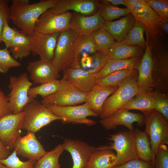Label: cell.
Instances as JSON below:
<instances>
[{
  "instance_id": "1",
  "label": "cell",
  "mask_w": 168,
  "mask_h": 168,
  "mask_svg": "<svg viewBox=\"0 0 168 168\" xmlns=\"http://www.w3.org/2000/svg\"><path fill=\"white\" fill-rule=\"evenodd\" d=\"M58 0H41L32 4H21L12 1L9 7L10 19L21 30L20 32L27 35L35 30L37 20L46 10L53 7Z\"/></svg>"
},
{
  "instance_id": "2",
  "label": "cell",
  "mask_w": 168,
  "mask_h": 168,
  "mask_svg": "<svg viewBox=\"0 0 168 168\" xmlns=\"http://www.w3.org/2000/svg\"><path fill=\"white\" fill-rule=\"evenodd\" d=\"M22 111L25 113L21 129L35 133L53 121L63 118L53 114L46 105L35 99L28 103Z\"/></svg>"
},
{
  "instance_id": "3",
  "label": "cell",
  "mask_w": 168,
  "mask_h": 168,
  "mask_svg": "<svg viewBox=\"0 0 168 168\" xmlns=\"http://www.w3.org/2000/svg\"><path fill=\"white\" fill-rule=\"evenodd\" d=\"M78 34L70 29L60 32L59 34L54 56L51 62L59 73L68 68H74V43Z\"/></svg>"
},
{
  "instance_id": "4",
  "label": "cell",
  "mask_w": 168,
  "mask_h": 168,
  "mask_svg": "<svg viewBox=\"0 0 168 168\" xmlns=\"http://www.w3.org/2000/svg\"><path fill=\"white\" fill-rule=\"evenodd\" d=\"M138 73L129 77L119 86L118 89L108 97L103 105L102 110L100 116L101 119L106 118L134 96L139 88L137 81Z\"/></svg>"
},
{
  "instance_id": "5",
  "label": "cell",
  "mask_w": 168,
  "mask_h": 168,
  "mask_svg": "<svg viewBox=\"0 0 168 168\" xmlns=\"http://www.w3.org/2000/svg\"><path fill=\"white\" fill-rule=\"evenodd\" d=\"M107 138L113 142L110 143L109 148L116 153L114 167L132 160L139 159L132 131H119L110 135Z\"/></svg>"
},
{
  "instance_id": "6",
  "label": "cell",
  "mask_w": 168,
  "mask_h": 168,
  "mask_svg": "<svg viewBox=\"0 0 168 168\" xmlns=\"http://www.w3.org/2000/svg\"><path fill=\"white\" fill-rule=\"evenodd\" d=\"M32 85L26 73L10 77L8 87L11 91L7 97L9 108L12 113L17 114L21 112L30 102L28 93Z\"/></svg>"
},
{
  "instance_id": "7",
  "label": "cell",
  "mask_w": 168,
  "mask_h": 168,
  "mask_svg": "<svg viewBox=\"0 0 168 168\" xmlns=\"http://www.w3.org/2000/svg\"><path fill=\"white\" fill-rule=\"evenodd\" d=\"M146 116V128L144 131L149 136L154 160L155 155L159 146L162 144H168V123L161 114L155 109Z\"/></svg>"
},
{
  "instance_id": "8",
  "label": "cell",
  "mask_w": 168,
  "mask_h": 168,
  "mask_svg": "<svg viewBox=\"0 0 168 168\" xmlns=\"http://www.w3.org/2000/svg\"><path fill=\"white\" fill-rule=\"evenodd\" d=\"M58 90L43 99L41 103L45 105L61 106L76 105L85 102L88 93H83L72 84L62 79Z\"/></svg>"
},
{
  "instance_id": "9",
  "label": "cell",
  "mask_w": 168,
  "mask_h": 168,
  "mask_svg": "<svg viewBox=\"0 0 168 168\" xmlns=\"http://www.w3.org/2000/svg\"><path fill=\"white\" fill-rule=\"evenodd\" d=\"M46 106L55 115L64 119L63 123L84 124L90 126L97 122L87 117L99 116L98 114L92 111L86 103L79 105L61 106L49 105Z\"/></svg>"
},
{
  "instance_id": "10",
  "label": "cell",
  "mask_w": 168,
  "mask_h": 168,
  "mask_svg": "<svg viewBox=\"0 0 168 168\" xmlns=\"http://www.w3.org/2000/svg\"><path fill=\"white\" fill-rule=\"evenodd\" d=\"M72 15V13L69 12L55 14L49 9L44 12L37 20L35 30L49 35L69 30Z\"/></svg>"
},
{
  "instance_id": "11",
  "label": "cell",
  "mask_w": 168,
  "mask_h": 168,
  "mask_svg": "<svg viewBox=\"0 0 168 168\" xmlns=\"http://www.w3.org/2000/svg\"><path fill=\"white\" fill-rule=\"evenodd\" d=\"M60 33L46 35L34 30L27 35L33 55H38L40 60L51 62Z\"/></svg>"
},
{
  "instance_id": "12",
  "label": "cell",
  "mask_w": 168,
  "mask_h": 168,
  "mask_svg": "<svg viewBox=\"0 0 168 168\" xmlns=\"http://www.w3.org/2000/svg\"><path fill=\"white\" fill-rule=\"evenodd\" d=\"M146 120V116L143 114L119 109L109 116L101 119L99 122L106 130L115 129L118 126L123 125L132 131L134 128L133 123L136 122L137 126L141 127L145 125Z\"/></svg>"
},
{
  "instance_id": "13",
  "label": "cell",
  "mask_w": 168,
  "mask_h": 168,
  "mask_svg": "<svg viewBox=\"0 0 168 168\" xmlns=\"http://www.w3.org/2000/svg\"><path fill=\"white\" fill-rule=\"evenodd\" d=\"M24 115L22 111L17 114L10 113L0 119V140L10 150L21 137Z\"/></svg>"
},
{
  "instance_id": "14",
  "label": "cell",
  "mask_w": 168,
  "mask_h": 168,
  "mask_svg": "<svg viewBox=\"0 0 168 168\" xmlns=\"http://www.w3.org/2000/svg\"><path fill=\"white\" fill-rule=\"evenodd\" d=\"M152 54L153 89H158L168 94V53L166 51H162L154 52L152 49Z\"/></svg>"
},
{
  "instance_id": "15",
  "label": "cell",
  "mask_w": 168,
  "mask_h": 168,
  "mask_svg": "<svg viewBox=\"0 0 168 168\" xmlns=\"http://www.w3.org/2000/svg\"><path fill=\"white\" fill-rule=\"evenodd\" d=\"M35 133L28 131L26 135L20 137L16 141L13 149L17 154L28 160L36 161L44 154L46 152Z\"/></svg>"
},
{
  "instance_id": "16",
  "label": "cell",
  "mask_w": 168,
  "mask_h": 168,
  "mask_svg": "<svg viewBox=\"0 0 168 168\" xmlns=\"http://www.w3.org/2000/svg\"><path fill=\"white\" fill-rule=\"evenodd\" d=\"M100 3L96 0H58L49 10L53 13L59 14L71 10L86 15L96 13Z\"/></svg>"
},
{
  "instance_id": "17",
  "label": "cell",
  "mask_w": 168,
  "mask_h": 168,
  "mask_svg": "<svg viewBox=\"0 0 168 168\" xmlns=\"http://www.w3.org/2000/svg\"><path fill=\"white\" fill-rule=\"evenodd\" d=\"M105 22L97 12L88 16L74 12L69 29L73 30L78 34L91 35L94 31L103 28Z\"/></svg>"
},
{
  "instance_id": "18",
  "label": "cell",
  "mask_w": 168,
  "mask_h": 168,
  "mask_svg": "<svg viewBox=\"0 0 168 168\" xmlns=\"http://www.w3.org/2000/svg\"><path fill=\"white\" fill-rule=\"evenodd\" d=\"M62 79L82 92L88 93L96 84L95 74L82 68H68L63 71Z\"/></svg>"
},
{
  "instance_id": "19",
  "label": "cell",
  "mask_w": 168,
  "mask_h": 168,
  "mask_svg": "<svg viewBox=\"0 0 168 168\" xmlns=\"http://www.w3.org/2000/svg\"><path fill=\"white\" fill-rule=\"evenodd\" d=\"M63 144L64 150L72 156V168H85L92 153L97 149V147L78 140L65 139Z\"/></svg>"
},
{
  "instance_id": "20",
  "label": "cell",
  "mask_w": 168,
  "mask_h": 168,
  "mask_svg": "<svg viewBox=\"0 0 168 168\" xmlns=\"http://www.w3.org/2000/svg\"><path fill=\"white\" fill-rule=\"evenodd\" d=\"M32 80L37 84H42L58 79L59 73L55 69L51 62L40 59L28 62L27 67Z\"/></svg>"
},
{
  "instance_id": "21",
  "label": "cell",
  "mask_w": 168,
  "mask_h": 168,
  "mask_svg": "<svg viewBox=\"0 0 168 168\" xmlns=\"http://www.w3.org/2000/svg\"><path fill=\"white\" fill-rule=\"evenodd\" d=\"M148 38L147 36L145 52L138 68V77L137 81L140 89L147 91L153 89L152 77L153 59L152 47L148 43Z\"/></svg>"
},
{
  "instance_id": "22",
  "label": "cell",
  "mask_w": 168,
  "mask_h": 168,
  "mask_svg": "<svg viewBox=\"0 0 168 168\" xmlns=\"http://www.w3.org/2000/svg\"><path fill=\"white\" fill-rule=\"evenodd\" d=\"M135 22L134 16L130 13L119 20L106 21L103 28L116 42H121L126 38Z\"/></svg>"
},
{
  "instance_id": "23",
  "label": "cell",
  "mask_w": 168,
  "mask_h": 168,
  "mask_svg": "<svg viewBox=\"0 0 168 168\" xmlns=\"http://www.w3.org/2000/svg\"><path fill=\"white\" fill-rule=\"evenodd\" d=\"M118 88V86L104 87L96 84L88 93L85 103L92 111L100 116L102 113L105 101Z\"/></svg>"
},
{
  "instance_id": "24",
  "label": "cell",
  "mask_w": 168,
  "mask_h": 168,
  "mask_svg": "<svg viewBox=\"0 0 168 168\" xmlns=\"http://www.w3.org/2000/svg\"><path fill=\"white\" fill-rule=\"evenodd\" d=\"M116 154L108 146L97 147L91 155L85 168H113Z\"/></svg>"
},
{
  "instance_id": "25",
  "label": "cell",
  "mask_w": 168,
  "mask_h": 168,
  "mask_svg": "<svg viewBox=\"0 0 168 168\" xmlns=\"http://www.w3.org/2000/svg\"><path fill=\"white\" fill-rule=\"evenodd\" d=\"M120 109L129 110H136L142 112L147 116L154 110V99L148 91L140 89L137 94Z\"/></svg>"
},
{
  "instance_id": "26",
  "label": "cell",
  "mask_w": 168,
  "mask_h": 168,
  "mask_svg": "<svg viewBox=\"0 0 168 168\" xmlns=\"http://www.w3.org/2000/svg\"><path fill=\"white\" fill-rule=\"evenodd\" d=\"M142 56L128 59L108 60L103 67L95 74L96 79L104 77L115 71L123 69H137Z\"/></svg>"
},
{
  "instance_id": "27",
  "label": "cell",
  "mask_w": 168,
  "mask_h": 168,
  "mask_svg": "<svg viewBox=\"0 0 168 168\" xmlns=\"http://www.w3.org/2000/svg\"><path fill=\"white\" fill-rule=\"evenodd\" d=\"M134 16L136 20L144 25L145 31L148 35L153 38L157 36L159 33V23L160 18L146 1L144 11Z\"/></svg>"
},
{
  "instance_id": "28",
  "label": "cell",
  "mask_w": 168,
  "mask_h": 168,
  "mask_svg": "<svg viewBox=\"0 0 168 168\" xmlns=\"http://www.w3.org/2000/svg\"><path fill=\"white\" fill-rule=\"evenodd\" d=\"M132 131L138 159L154 162L151 142L147 134L138 128H134Z\"/></svg>"
},
{
  "instance_id": "29",
  "label": "cell",
  "mask_w": 168,
  "mask_h": 168,
  "mask_svg": "<svg viewBox=\"0 0 168 168\" xmlns=\"http://www.w3.org/2000/svg\"><path fill=\"white\" fill-rule=\"evenodd\" d=\"M74 49L75 61L73 68H82L80 60L84 54L89 55L97 52L91 35L78 34L74 40Z\"/></svg>"
},
{
  "instance_id": "30",
  "label": "cell",
  "mask_w": 168,
  "mask_h": 168,
  "mask_svg": "<svg viewBox=\"0 0 168 168\" xmlns=\"http://www.w3.org/2000/svg\"><path fill=\"white\" fill-rule=\"evenodd\" d=\"M143 53V49L139 46L121 44L116 42L107 55L109 59H123L141 56Z\"/></svg>"
},
{
  "instance_id": "31",
  "label": "cell",
  "mask_w": 168,
  "mask_h": 168,
  "mask_svg": "<svg viewBox=\"0 0 168 168\" xmlns=\"http://www.w3.org/2000/svg\"><path fill=\"white\" fill-rule=\"evenodd\" d=\"M9 48L16 59L21 60L31 53L28 37L20 31L12 40Z\"/></svg>"
},
{
  "instance_id": "32",
  "label": "cell",
  "mask_w": 168,
  "mask_h": 168,
  "mask_svg": "<svg viewBox=\"0 0 168 168\" xmlns=\"http://www.w3.org/2000/svg\"><path fill=\"white\" fill-rule=\"evenodd\" d=\"M138 73L137 69H123L115 71L97 79L96 84L104 87L119 86L127 78Z\"/></svg>"
},
{
  "instance_id": "33",
  "label": "cell",
  "mask_w": 168,
  "mask_h": 168,
  "mask_svg": "<svg viewBox=\"0 0 168 168\" xmlns=\"http://www.w3.org/2000/svg\"><path fill=\"white\" fill-rule=\"evenodd\" d=\"M91 35L97 51L107 55L115 42L112 36L103 27L94 31Z\"/></svg>"
},
{
  "instance_id": "34",
  "label": "cell",
  "mask_w": 168,
  "mask_h": 168,
  "mask_svg": "<svg viewBox=\"0 0 168 168\" xmlns=\"http://www.w3.org/2000/svg\"><path fill=\"white\" fill-rule=\"evenodd\" d=\"M64 150L63 144H60L51 151L46 152L37 161L34 168H60L58 160Z\"/></svg>"
},
{
  "instance_id": "35",
  "label": "cell",
  "mask_w": 168,
  "mask_h": 168,
  "mask_svg": "<svg viewBox=\"0 0 168 168\" xmlns=\"http://www.w3.org/2000/svg\"><path fill=\"white\" fill-rule=\"evenodd\" d=\"M145 31L144 25L140 22L135 20L133 27L125 39L123 41L118 43L128 45L138 46L146 49L147 42L144 36Z\"/></svg>"
},
{
  "instance_id": "36",
  "label": "cell",
  "mask_w": 168,
  "mask_h": 168,
  "mask_svg": "<svg viewBox=\"0 0 168 168\" xmlns=\"http://www.w3.org/2000/svg\"><path fill=\"white\" fill-rule=\"evenodd\" d=\"M60 82V80L54 79L37 86L30 87L28 93L30 101L35 99L38 95L44 99L54 93L58 90Z\"/></svg>"
},
{
  "instance_id": "37",
  "label": "cell",
  "mask_w": 168,
  "mask_h": 168,
  "mask_svg": "<svg viewBox=\"0 0 168 168\" xmlns=\"http://www.w3.org/2000/svg\"><path fill=\"white\" fill-rule=\"evenodd\" d=\"M97 12L105 21H111L113 20L118 18L121 16H125L130 13L127 8H120L100 3Z\"/></svg>"
},
{
  "instance_id": "38",
  "label": "cell",
  "mask_w": 168,
  "mask_h": 168,
  "mask_svg": "<svg viewBox=\"0 0 168 168\" xmlns=\"http://www.w3.org/2000/svg\"><path fill=\"white\" fill-rule=\"evenodd\" d=\"M148 91L154 99V109L159 112L168 122V94L156 89Z\"/></svg>"
},
{
  "instance_id": "39",
  "label": "cell",
  "mask_w": 168,
  "mask_h": 168,
  "mask_svg": "<svg viewBox=\"0 0 168 168\" xmlns=\"http://www.w3.org/2000/svg\"><path fill=\"white\" fill-rule=\"evenodd\" d=\"M0 162L5 165L8 168H34L37 161L28 160L23 161L17 156L16 152H13L7 158L0 160Z\"/></svg>"
},
{
  "instance_id": "40",
  "label": "cell",
  "mask_w": 168,
  "mask_h": 168,
  "mask_svg": "<svg viewBox=\"0 0 168 168\" xmlns=\"http://www.w3.org/2000/svg\"><path fill=\"white\" fill-rule=\"evenodd\" d=\"M6 48L0 49V73L5 74L11 68L20 67L21 63L12 56Z\"/></svg>"
},
{
  "instance_id": "41",
  "label": "cell",
  "mask_w": 168,
  "mask_h": 168,
  "mask_svg": "<svg viewBox=\"0 0 168 168\" xmlns=\"http://www.w3.org/2000/svg\"><path fill=\"white\" fill-rule=\"evenodd\" d=\"M160 18L168 17L167 0H145Z\"/></svg>"
},
{
  "instance_id": "42",
  "label": "cell",
  "mask_w": 168,
  "mask_h": 168,
  "mask_svg": "<svg viewBox=\"0 0 168 168\" xmlns=\"http://www.w3.org/2000/svg\"><path fill=\"white\" fill-rule=\"evenodd\" d=\"M154 168H168V149L166 145L161 144L154 161Z\"/></svg>"
},
{
  "instance_id": "43",
  "label": "cell",
  "mask_w": 168,
  "mask_h": 168,
  "mask_svg": "<svg viewBox=\"0 0 168 168\" xmlns=\"http://www.w3.org/2000/svg\"><path fill=\"white\" fill-rule=\"evenodd\" d=\"M8 22L6 21L4 23L0 36L1 42H3L6 48L8 49L9 48L12 40L19 32L16 28L10 27Z\"/></svg>"
},
{
  "instance_id": "44",
  "label": "cell",
  "mask_w": 168,
  "mask_h": 168,
  "mask_svg": "<svg viewBox=\"0 0 168 168\" xmlns=\"http://www.w3.org/2000/svg\"><path fill=\"white\" fill-rule=\"evenodd\" d=\"M92 62L91 67L87 70L95 74L99 71L106 63L108 59V55L97 52L91 56Z\"/></svg>"
},
{
  "instance_id": "45",
  "label": "cell",
  "mask_w": 168,
  "mask_h": 168,
  "mask_svg": "<svg viewBox=\"0 0 168 168\" xmlns=\"http://www.w3.org/2000/svg\"><path fill=\"white\" fill-rule=\"evenodd\" d=\"M113 168H154V166L152 161H145L139 159H135Z\"/></svg>"
},
{
  "instance_id": "46",
  "label": "cell",
  "mask_w": 168,
  "mask_h": 168,
  "mask_svg": "<svg viewBox=\"0 0 168 168\" xmlns=\"http://www.w3.org/2000/svg\"><path fill=\"white\" fill-rule=\"evenodd\" d=\"M145 2V0H125V6L134 16L144 11Z\"/></svg>"
},
{
  "instance_id": "47",
  "label": "cell",
  "mask_w": 168,
  "mask_h": 168,
  "mask_svg": "<svg viewBox=\"0 0 168 168\" xmlns=\"http://www.w3.org/2000/svg\"><path fill=\"white\" fill-rule=\"evenodd\" d=\"M10 19L9 7L7 1L0 0V36L5 22L9 21Z\"/></svg>"
},
{
  "instance_id": "48",
  "label": "cell",
  "mask_w": 168,
  "mask_h": 168,
  "mask_svg": "<svg viewBox=\"0 0 168 168\" xmlns=\"http://www.w3.org/2000/svg\"><path fill=\"white\" fill-rule=\"evenodd\" d=\"M11 113L9 106L8 97L0 88V119Z\"/></svg>"
},
{
  "instance_id": "49",
  "label": "cell",
  "mask_w": 168,
  "mask_h": 168,
  "mask_svg": "<svg viewBox=\"0 0 168 168\" xmlns=\"http://www.w3.org/2000/svg\"><path fill=\"white\" fill-rule=\"evenodd\" d=\"M92 62L91 57L86 54H85L82 56L80 60L81 67L85 69L89 68L91 67Z\"/></svg>"
},
{
  "instance_id": "50",
  "label": "cell",
  "mask_w": 168,
  "mask_h": 168,
  "mask_svg": "<svg viewBox=\"0 0 168 168\" xmlns=\"http://www.w3.org/2000/svg\"><path fill=\"white\" fill-rule=\"evenodd\" d=\"M11 153L10 150L0 140V160L6 159Z\"/></svg>"
},
{
  "instance_id": "51",
  "label": "cell",
  "mask_w": 168,
  "mask_h": 168,
  "mask_svg": "<svg viewBox=\"0 0 168 168\" xmlns=\"http://www.w3.org/2000/svg\"><path fill=\"white\" fill-rule=\"evenodd\" d=\"M159 28L166 34L168 33V18H160L159 23Z\"/></svg>"
},
{
  "instance_id": "52",
  "label": "cell",
  "mask_w": 168,
  "mask_h": 168,
  "mask_svg": "<svg viewBox=\"0 0 168 168\" xmlns=\"http://www.w3.org/2000/svg\"><path fill=\"white\" fill-rule=\"evenodd\" d=\"M100 3L115 6L119 5H125V0H103L99 1Z\"/></svg>"
},
{
  "instance_id": "53",
  "label": "cell",
  "mask_w": 168,
  "mask_h": 168,
  "mask_svg": "<svg viewBox=\"0 0 168 168\" xmlns=\"http://www.w3.org/2000/svg\"><path fill=\"white\" fill-rule=\"evenodd\" d=\"M0 168H8L7 167L0 162Z\"/></svg>"
}]
</instances>
